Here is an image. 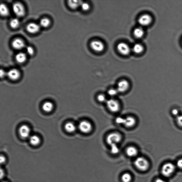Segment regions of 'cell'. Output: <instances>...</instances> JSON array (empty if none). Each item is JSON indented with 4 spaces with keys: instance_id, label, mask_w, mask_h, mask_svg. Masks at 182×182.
<instances>
[{
    "instance_id": "836d02e7",
    "label": "cell",
    "mask_w": 182,
    "mask_h": 182,
    "mask_svg": "<svg viewBox=\"0 0 182 182\" xmlns=\"http://www.w3.org/2000/svg\"><path fill=\"white\" fill-rule=\"evenodd\" d=\"M124 118L121 117H117L116 119V123L120 125H123Z\"/></svg>"
},
{
    "instance_id": "7c38bea8",
    "label": "cell",
    "mask_w": 182,
    "mask_h": 182,
    "mask_svg": "<svg viewBox=\"0 0 182 182\" xmlns=\"http://www.w3.org/2000/svg\"><path fill=\"white\" fill-rule=\"evenodd\" d=\"M12 46L15 49L20 50L24 48L25 45V42L22 39L16 38L12 42Z\"/></svg>"
},
{
    "instance_id": "83f0119b",
    "label": "cell",
    "mask_w": 182,
    "mask_h": 182,
    "mask_svg": "<svg viewBox=\"0 0 182 182\" xmlns=\"http://www.w3.org/2000/svg\"><path fill=\"white\" fill-rule=\"evenodd\" d=\"M118 93L117 89H114V88L110 89L108 92V94L111 97H114L117 96Z\"/></svg>"
},
{
    "instance_id": "ffe728a7",
    "label": "cell",
    "mask_w": 182,
    "mask_h": 182,
    "mask_svg": "<svg viewBox=\"0 0 182 182\" xmlns=\"http://www.w3.org/2000/svg\"><path fill=\"white\" fill-rule=\"evenodd\" d=\"M53 108V104L50 101L45 102L44 103L43 106H42V109H43V110L44 111L47 112V113L51 111Z\"/></svg>"
},
{
    "instance_id": "44dd1931",
    "label": "cell",
    "mask_w": 182,
    "mask_h": 182,
    "mask_svg": "<svg viewBox=\"0 0 182 182\" xmlns=\"http://www.w3.org/2000/svg\"><path fill=\"white\" fill-rule=\"evenodd\" d=\"M134 35L137 38H141L144 35V31L142 27H138L134 30Z\"/></svg>"
},
{
    "instance_id": "7402d4cb",
    "label": "cell",
    "mask_w": 182,
    "mask_h": 182,
    "mask_svg": "<svg viewBox=\"0 0 182 182\" xmlns=\"http://www.w3.org/2000/svg\"><path fill=\"white\" fill-rule=\"evenodd\" d=\"M64 127H65L66 131L69 133L74 132L76 129L75 125L71 122H68V123H66Z\"/></svg>"
},
{
    "instance_id": "277c9868",
    "label": "cell",
    "mask_w": 182,
    "mask_h": 182,
    "mask_svg": "<svg viewBox=\"0 0 182 182\" xmlns=\"http://www.w3.org/2000/svg\"><path fill=\"white\" fill-rule=\"evenodd\" d=\"M13 10L14 13L16 16L21 17L25 14V10L23 5L20 3H15L13 5Z\"/></svg>"
},
{
    "instance_id": "9a60e30c",
    "label": "cell",
    "mask_w": 182,
    "mask_h": 182,
    "mask_svg": "<svg viewBox=\"0 0 182 182\" xmlns=\"http://www.w3.org/2000/svg\"><path fill=\"white\" fill-rule=\"evenodd\" d=\"M136 123V120L134 117L128 116L124 118L123 125L127 128H130L133 127Z\"/></svg>"
},
{
    "instance_id": "30bf717a",
    "label": "cell",
    "mask_w": 182,
    "mask_h": 182,
    "mask_svg": "<svg viewBox=\"0 0 182 182\" xmlns=\"http://www.w3.org/2000/svg\"><path fill=\"white\" fill-rule=\"evenodd\" d=\"M129 86L128 81L124 80L118 82L116 89L119 93H124L128 90Z\"/></svg>"
},
{
    "instance_id": "2e32d148",
    "label": "cell",
    "mask_w": 182,
    "mask_h": 182,
    "mask_svg": "<svg viewBox=\"0 0 182 182\" xmlns=\"http://www.w3.org/2000/svg\"><path fill=\"white\" fill-rule=\"evenodd\" d=\"M27 56L26 54L23 52H19L15 56V59L17 62L19 64L24 63L26 61Z\"/></svg>"
},
{
    "instance_id": "60d3db41",
    "label": "cell",
    "mask_w": 182,
    "mask_h": 182,
    "mask_svg": "<svg viewBox=\"0 0 182 182\" xmlns=\"http://www.w3.org/2000/svg\"><path fill=\"white\" fill-rule=\"evenodd\" d=\"M6 182L4 181V182Z\"/></svg>"
},
{
    "instance_id": "e0dca14e",
    "label": "cell",
    "mask_w": 182,
    "mask_h": 182,
    "mask_svg": "<svg viewBox=\"0 0 182 182\" xmlns=\"http://www.w3.org/2000/svg\"><path fill=\"white\" fill-rule=\"evenodd\" d=\"M82 3V1H69L68 4L71 9H76L78 7L81 6Z\"/></svg>"
},
{
    "instance_id": "4dcf8cb0",
    "label": "cell",
    "mask_w": 182,
    "mask_h": 182,
    "mask_svg": "<svg viewBox=\"0 0 182 182\" xmlns=\"http://www.w3.org/2000/svg\"><path fill=\"white\" fill-rule=\"evenodd\" d=\"M81 9L85 11H88L90 9V6L88 3L83 2L81 5Z\"/></svg>"
},
{
    "instance_id": "8992f818",
    "label": "cell",
    "mask_w": 182,
    "mask_h": 182,
    "mask_svg": "<svg viewBox=\"0 0 182 182\" xmlns=\"http://www.w3.org/2000/svg\"><path fill=\"white\" fill-rule=\"evenodd\" d=\"M78 127L81 131L84 133H89L93 129L92 125L89 121H83L79 123Z\"/></svg>"
},
{
    "instance_id": "f35d334b",
    "label": "cell",
    "mask_w": 182,
    "mask_h": 182,
    "mask_svg": "<svg viewBox=\"0 0 182 182\" xmlns=\"http://www.w3.org/2000/svg\"><path fill=\"white\" fill-rule=\"evenodd\" d=\"M155 182H166L163 179L161 178H158L156 180Z\"/></svg>"
},
{
    "instance_id": "9c48e42d",
    "label": "cell",
    "mask_w": 182,
    "mask_h": 182,
    "mask_svg": "<svg viewBox=\"0 0 182 182\" xmlns=\"http://www.w3.org/2000/svg\"><path fill=\"white\" fill-rule=\"evenodd\" d=\"M152 21V18L150 15L144 14L140 17L138 19V23L141 26H147L151 23Z\"/></svg>"
},
{
    "instance_id": "4316f807",
    "label": "cell",
    "mask_w": 182,
    "mask_h": 182,
    "mask_svg": "<svg viewBox=\"0 0 182 182\" xmlns=\"http://www.w3.org/2000/svg\"><path fill=\"white\" fill-rule=\"evenodd\" d=\"M131 179V176L128 173H124L122 177V181L123 182H130Z\"/></svg>"
},
{
    "instance_id": "cb8c5ba5",
    "label": "cell",
    "mask_w": 182,
    "mask_h": 182,
    "mask_svg": "<svg viewBox=\"0 0 182 182\" xmlns=\"http://www.w3.org/2000/svg\"><path fill=\"white\" fill-rule=\"evenodd\" d=\"M133 52L137 54H140L144 50L143 46L141 45L140 44H136L133 46Z\"/></svg>"
},
{
    "instance_id": "603a6c76",
    "label": "cell",
    "mask_w": 182,
    "mask_h": 182,
    "mask_svg": "<svg viewBox=\"0 0 182 182\" xmlns=\"http://www.w3.org/2000/svg\"><path fill=\"white\" fill-rule=\"evenodd\" d=\"M29 141L30 143L34 146L38 145L40 142V138L36 135H33L30 137Z\"/></svg>"
},
{
    "instance_id": "d6986e66",
    "label": "cell",
    "mask_w": 182,
    "mask_h": 182,
    "mask_svg": "<svg viewBox=\"0 0 182 182\" xmlns=\"http://www.w3.org/2000/svg\"><path fill=\"white\" fill-rule=\"evenodd\" d=\"M0 13L1 16H6L9 15V9L6 5L1 4L0 6Z\"/></svg>"
},
{
    "instance_id": "e575fe53",
    "label": "cell",
    "mask_w": 182,
    "mask_h": 182,
    "mask_svg": "<svg viewBox=\"0 0 182 182\" xmlns=\"http://www.w3.org/2000/svg\"><path fill=\"white\" fill-rule=\"evenodd\" d=\"M177 166L180 169H182V159H180L178 161Z\"/></svg>"
},
{
    "instance_id": "6da1fadb",
    "label": "cell",
    "mask_w": 182,
    "mask_h": 182,
    "mask_svg": "<svg viewBox=\"0 0 182 182\" xmlns=\"http://www.w3.org/2000/svg\"><path fill=\"white\" fill-rule=\"evenodd\" d=\"M122 137L120 133L117 132H113L107 136L106 141L110 146L118 143L122 140Z\"/></svg>"
},
{
    "instance_id": "ba28073f",
    "label": "cell",
    "mask_w": 182,
    "mask_h": 182,
    "mask_svg": "<svg viewBox=\"0 0 182 182\" xmlns=\"http://www.w3.org/2000/svg\"><path fill=\"white\" fill-rule=\"evenodd\" d=\"M117 49L121 54L123 55H127L130 53L131 49L129 46L124 42L118 44Z\"/></svg>"
},
{
    "instance_id": "484cf974",
    "label": "cell",
    "mask_w": 182,
    "mask_h": 182,
    "mask_svg": "<svg viewBox=\"0 0 182 182\" xmlns=\"http://www.w3.org/2000/svg\"><path fill=\"white\" fill-rule=\"evenodd\" d=\"M20 24L19 20L17 18H14L10 22V26L14 29L18 28Z\"/></svg>"
},
{
    "instance_id": "3957f363",
    "label": "cell",
    "mask_w": 182,
    "mask_h": 182,
    "mask_svg": "<svg viewBox=\"0 0 182 182\" xmlns=\"http://www.w3.org/2000/svg\"><path fill=\"white\" fill-rule=\"evenodd\" d=\"M134 164L136 167L141 171H147L149 168V163L147 160L143 157L137 158L134 161Z\"/></svg>"
},
{
    "instance_id": "5b68a950",
    "label": "cell",
    "mask_w": 182,
    "mask_h": 182,
    "mask_svg": "<svg viewBox=\"0 0 182 182\" xmlns=\"http://www.w3.org/2000/svg\"><path fill=\"white\" fill-rule=\"evenodd\" d=\"M107 106L111 111L116 113L120 109V105L118 101L113 98L107 100L106 102Z\"/></svg>"
},
{
    "instance_id": "f1b7e54d",
    "label": "cell",
    "mask_w": 182,
    "mask_h": 182,
    "mask_svg": "<svg viewBox=\"0 0 182 182\" xmlns=\"http://www.w3.org/2000/svg\"><path fill=\"white\" fill-rule=\"evenodd\" d=\"M97 99L100 103H104L107 101L106 97L105 95L103 94L98 95L97 96Z\"/></svg>"
},
{
    "instance_id": "74e56055",
    "label": "cell",
    "mask_w": 182,
    "mask_h": 182,
    "mask_svg": "<svg viewBox=\"0 0 182 182\" xmlns=\"http://www.w3.org/2000/svg\"><path fill=\"white\" fill-rule=\"evenodd\" d=\"M5 161H6V158L4 156H1L0 157V162H1V164H3Z\"/></svg>"
},
{
    "instance_id": "8d00e7d4",
    "label": "cell",
    "mask_w": 182,
    "mask_h": 182,
    "mask_svg": "<svg viewBox=\"0 0 182 182\" xmlns=\"http://www.w3.org/2000/svg\"><path fill=\"white\" fill-rule=\"evenodd\" d=\"M0 75H1V78L4 77L6 75H7V73H6L4 70L1 69L0 71Z\"/></svg>"
},
{
    "instance_id": "ab89813d",
    "label": "cell",
    "mask_w": 182,
    "mask_h": 182,
    "mask_svg": "<svg viewBox=\"0 0 182 182\" xmlns=\"http://www.w3.org/2000/svg\"><path fill=\"white\" fill-rule=\"evenodd\" d=\"M4 172L2 171V169H1V178L3 177V176H4Z\"/></svg>"
},
{
    "instance_id": "1f68e13d",
    "label": "cell",
    "mask_w": 182,
    "mask_h": 182,
    "mask_svg": "<svg viewBox=\"0 0 182 182\" xmlns=\"http://www.w3.org/2000/svg\"><path fill=\"white\" fill-rule=\"evenodd\" d=\"M26 52L30 56H32L33 55L34 51V50L33 47L30 46H27L26 49Z\"/></svg>"
},
{
    "instance_id": "f546056e",
    "label": "cell",
    "mask_w": 182,
    "mask_h": 182,
    "mask_svg": "<svg viewBox=\"0 0 182 182\" xmlns=\"http://www.w3.org/2000/svg\"><path fill=\"white\" fill-rule=\"evenodd\" d=\"M111 151L112 153L116 154L119 152V149L118 147H117V144L111 146Z\"/></svg>"
},
{
    "instance_id": "52a82bcc",
    "label": "cell",
    "mask_w": 182,
    "mask_h": 182,
    "mask_svg": "<svg viewBox=\"0 0 182 182\" xmlns=\"http://www.w3.org/2000/svg\"><path fill=\"white\" fill-rule=\"evenodd\" d=\"M90 46L93 51L97 52H101L104 49V44L100 41L94 40L92 41Z\"/></svg>"
},
{
    "instance_id": "ac0fdd59",
    "label": "cell",
    "mask_w": 182,
    "mask_h": 182,
    "mask_svg": "<svg viewBox=\"0 0 182 182\" xmlns=\"http://www.w3.org/2000/svg\"><path fill=\"white\" fill-rule=\"evenodd\" d=\"M126 153L128 156L131 157H134L137 154L138 151L135 147L130 146L127 148Z\"/></svg>"
},
{
    "instance_id": "4fadbf2b",
    "label": "cell",
    "mask_w": 182,
    "mask_h": 182,
    "mask_svg": "<svg viewBox=\"0 0 182 182\" xmlns=\"http://www.w3.org/2000/svg\"><path fill=\"white\" fill-rule=\"evenodd\" d=\"M40 26L34 23H31L27 25L26 30L29 33L32 34H36L40 30Z\"/></svg>"
},
{
    "instance_id": "d6a6232c",
    "label": "cell",
    "mask_w": 182,
    "mask_h": 182,
    "mask_svg": "<svg viewBox=\"0 0 182 182\" xmlns=\"http://www.w3.org/2000/svg\"><path fill=\"white\" fill-rule=\"evenodd\" d=\"M176 122L180 127H182V115H178L177 117Z\"/></svg>"
},
{
    "instance_id": "d4e9b609",
    "label": "cell",
    "mask_w": 182,
    "mask_h": 182,
    "mask_svg": "<svg viewBox=\"0 0 182 182\" xmlns=\"http://www.w3.org/2000/svg\"><path fill=\"white\" fill-rule=\"evenodd\" d=\"M51 24V21L49 19L47 18H44L41 20L40 23V26L43 27L44 28H47Z\"/></svg>"
},
{
    "instance_id": "5bb4252c",
    "label": "cell",
    "mask_w": 182,
    "mask_h": 182,
    "mask_svg": "<svg viewBox=\"0 0 182 182\" xmlns=\"http://www.w3.org/2000/svg\"><path fill=\"white\" fill-rule=\"evenodd\" d=\"M7 76L10 79L12 80H16L19 78L20 76L19 71L16 69H12L10 70L7 73Z\"/></svg>"
},
{
    "instance_id": "8fae6325",
    "label": "cell",
    "mask_w": 182,
    "mask_h": 182,
    "mask_svg": "<svg viewBox=\"0 0 182 182\" xmlns=\"http://www.w3.org/2000/svg\"><path fill=\"white\" fill-rule=\"evenodd\" d=\"M30 132L29 127L26 125H22L19 129V133L20 136L23 138H26L30 137Z\"/></svg>"
},
{
    "instance_id": "d590c367",
    "label": "cell",
    "mask_w": 182,
    "mask_h": 182,
    "mask_svg": "<svg viewBox=\"0 0 182 182\" xmlns=\"http://www.w3.org/2000/svg\"><path fill=\"white\" fill-rule=\"evenodd\" d=\"M172 113L175 116H177V117L178 116V109H173L172 111Z\"/></svg>"
},
{
    "instance_id": "7a4b0ae2",
    "label": "cell",
    "mask_w": 182,
    "mask_h": 182,
    "mask_svg": "<svg viewBox=\"0 0 182 182\" xmlns=\"http://www.w3.org/2000/svg\"><path fill=\"white\" fill-rule=\"evenodd\" d=\"M176 167L173 163H166L163 166L161 170L163 176L166 177H169L174 172Z\"/></svg>"
}]
</instances>
